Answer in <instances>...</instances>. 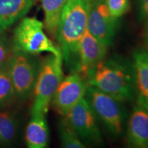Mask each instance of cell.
<instances>
[{
  "label": "cell",
  "instance_id": "obj_1",
  "mask_svg": "<svg viewBox=\"0 0 148 148\" xmlns=\"http://www.w3.org/2000/svg\"><path fill=\"white\" fill-rule=\"evenodd\" d=\"M88 84L124 102L136 99L132 61L118 55L104 58L88 72Z\"/></svg>",
  "mask_w": 148,
  "mask_h": 148
},
{
  "label": "cell",
  "instance_id": "obj_2",
  "mask_svg": "<svg viewBox=\"0 0 148 148\" xmlns=\"http://www.w3.org/2000/svg\"><path fill=\"white\" fill-rule=\"evenodd\" d=\"M93 0H67L59 23L56 38L62 60L71 72L78 70L80 40L87 29L90 6Z\"/></svg>",
  "mask_w": 148,
  "mask_h": 148
},
{
  "label": "cell",
  "instance_id": "obj_3",
  "mask_svg": "<svg viewBox=\"0 0 148 148\" xmlns=\"http://www.w3.org/2000/svg\"><path fill=\"white\" fill-rule=\"evenodd\" d=\"M84 98L106 132L117 138L123 135L126 121V112L121 101L89 85Z\"/></svg>",
  "mask_w": 148,
  "mask_h": 148
},
{
  "label": "cell",
  "instance_id": "obj_4",
  "mask_svg": "<svg viewBox=\"0 0 148 148\" xmlns=\"http://www.w3.org/2000/svg\"><path fill=\"white\" fill-rule=\"evenodd\" d=\"M62 64L63 60L61 57L51 53L40 61L39 72L33 92L34 101L31 114L46 115L47 113L55 91L64 77Z\"/></svg>",
  "mask_w": 148,
  "mask_h": 148
},
{
  "label": "cell",
  "instance_id": "obj_5",
  "mask_svg": "<svg viewBox=\"0 0 148 148\" xmlns=\"http://www.w3.org/2000/svg\"><path fill=\"white\" fill-rule=\"evenodd\" d=\"M43 28L44 24L36 18H23L14 30L13 51L33 55L48 52L62 58L60 48L46 35Z\"/></svg>",
  "mask_w": 148,
  "mask_h": 148
},
{
  "label": "cell",
  "instance_id": "obj_6",
  "mask_svg": "<svg viewBox=\"0 0 148 148\" xmlns=\"http://www.w3.org/2000/svg\"><path fill=\"white\" fill-rule=\"evenodd\" d=\"M40 61L36 55L13 51L9 60V69L16 99L25 101L33 94Z\"/></svg>",
  "mask_w": 148,
  "mask_h": 148
},
{
  "label": "cell",
  "instance_id": "obj_7",
  "mask_svg": "<svg viewBox=\"0 0 148 148\" xmlns=\"http://www.w3.org/2000/svg\"><path fill=\"white\" fill-rule=\"evenodd\" d=\"M65 118L85 145H99L103 143L98 120L90 105L84 97L75 104Z\"/></svg>",
  "mask_w": 148,
  "mask_h": 148
},
{
  "label": "cell",
  "instance_id": "obj_8",
  "mask_svg": "<svg viewBox=\"0 0 148 148\" xmlns=\"http://www.w3.org/2000/svg\"><path fill=\"white\" fill-rule=\"evenodd\" d=\"M89 86L88 79L78 72H71L62 78L55 91L51 103L53 108L61 116L69 111L84 97Z\"/></svg>",
  "mask_w": 148,
  "mask_h": 148
},
{
  "label": "cell",
  "instance_id": "obj_9",
  "mask_svg": "<svg viewBox=\"0 0 148 148\" xmlns=\"http://www.w3.org/2000/svg\"><path fill=\"white\" fill-rule=\"evenodd\" d=\"M119 25V18L110 13L104 0H93L90 6L87 29L105 45L112 43Z\"/></svg>",
  "mask_w": 148,
  "mask_h": 148
},
{
  "label": "cell",
  "instance_id": "obj_10",
  "mask_svg": "<svg viewBox=\"0 0 148 148\" xmlns=\"http://www.w3.org/2000/svg\"><path fill=\"white\" fill-rule=\"evenodd\" d=\"M107 48L86 29L79 42L77 72L87 78L88 72L106 57Z\"/></svg>",
  "mask_w": 148,
  "mask_h": 148
},
{
  "label": "cell",
  "instance_id": "obj_11",
  "mask_svg": "<svg viewBox=\"0 0 148 148\" xmlns=\"http://www.w3.org/2000/svg\"><path fill=\"white\" fill-rule=\"evenodd\" d=\"M127 124L126 139L134 148L148 147V110L136 104L134 106Z\"/></svg>",
  "mask_w": 148,
  "mask_h": 148
},
{
  "label": "cell",
  "instance_id": "obj_12",
  "mask_svg": "<svg viewBox=\"0 0 148 148\" xmlns=\"http://www.w3.org/2000/svg\"><path fill=\"white\" fill-rule=\"evenodd\" d=\"M136 104L148 110V51L136 48L132 53Z\"/></svg>",
  "mask_w": 148,
  "mask_h": 148
},
{
  "label": "cell",
  "instance_id": "obj_13",
  "mask_svg": "<svg viewBox=\"0 0 148 148\" xmlns=\"http://www.w3.org/2000/svg\"><path fill=\"white\" fill-rule=\"evenodd\" d=\"M36 0H0V34L23 17Z\"/></svg>",
  "mask_w": 148,
  "mask_h": 148
},
{
  "label": "cell",
  "instance_id": "obj_14",
  "mask_svg": "<svg viewBox=\"0 0 148 148\" xmlns=\"http://www.w3.org/2000/svg\"><path fill=\"white\" fill-rule=\"evenodd\" d=\"M25 143L29 148H45L49 143V127L45 114H31L25 130Z\"/></svg>",
  "mask_w": 148,
  "mask_h": 148
},
{
  "label": "cell",
  "instance_id": "obj_15",
  "mask_svg": "<svg viewBox=\"0 0 148 148\" xmlns=\"http://www.w3.org/2000/svg\"><path fill=\"white\" fill-rule=\"evenodd\" d=\"M45 14L44 27L50 36L56 38L62 10L67 0H40Z\"/></svg>",
  "mask_w": 148,
  "mask_h": 148
},
{
  "label": "cell",
  "instance_id": "obj_16",
  "mask_svg": "<svg viewBox=\"0 0 148 148\" xmlns=\"http://www.w3.org/2000/svg\"><path fill=\"white\" fill-rule=\"evenodd\" d=\"M18 130V121L15 114L7 108L0 110V147L12 145Z\"/></svg>",
  "mask_w": 148,
  "mask_h": 148
},
{
  "label": "cell",
  "instance_id": "obj_17",
  "mask_svg": "<svg viewBox=\"0 0 148 148\" xmlns=\"http://www.w3.org/2000/svg\"><path fill=\"white\" fill-rule=\"evenodd\" d=\"M15 99L8 62L0 66V110L10 106Z\"/></svg>",
  "mask_w": 148,
  "mask_h": 148
},
{
  "label": "cell",
  "instance_id": "obj_18",
  "mask_svg": "<svg viewBox=\"0 0 148 148\" xmlns=\"http://www.w3.org/2000/svg\"><path fill=\"white\" fill-rule=\"evenodd\" d=\"M59 137L61 146L64 148H84L85 144L77 136L65 118L62 116L59 122Z\"/></svg>",
  "mask_w": 148,
  "mask_h": 148
},
{
  "label": "cell",
  "instance_id": "obj_19",
  "mask_svg": "<svg viewBox=\"0 0 148 148\" xmlns=\"http://www.w3.org/2000/svg\"><path fill=\"white\" fill-rule=\"evenodd\" d=\"M110 13L114 17L120 18L129 10V0H104Z\"/></svg>",
  "mask_w": 148,
  "mask_h": 148
},
{
  "label": "cell",
  "instance_id": "obj_20",
  "mask_svg": "<svg viewBox=\"0 0 148 148\" xmlns=\"http://www.w3.org/2000/svg\"><path fill=\"white\" fill-rule=\"evenodd\" d=\"M13 53L12 42L6 35L0 34V66L9 62Z\"/></svg>",
  "mask_w": 148,
  "mask_h": 148
},
{
  "label": "cell",
  "instance_id": "obj_21",
  "mask_svg": "<svg viewBox=\"0 0 148 148\" xmlns=\"http://www.w3.org/2000/svg\"><path fill=\"white\" fill-rule=\"evenodd\" d=\"M137 3L140 20L148 24V0H137Z\"/></svg>",
  "mask_w": 148,
  "mask_h": 148
},
{
  "label": "cell",
  "instance_id": "obj_22",
  "mask_svg": "<svg viewBox=\"0 0 148 148\" xmlns=\"http://www.w3.org/2000/svg\"><path fill=\"white\" fill-rule=\"evenodd\" d=\"M145 40L146 44L148 46V28H145Z\"/></svg>",
  "mask_w": 148,
  "mask_h": 148
},
{
  "label": "cell",
  "instance_id": "obj_23",
  "mask_svg": "<svg viewBox=\"0 0 148 148\" xmlns=\"http://www.w3.org/2000/svg\"><path fill=\"white\" fill-rule=\"evenodd\" d=\"M145 28H148V24H146V27Z\"/></svg>",
  "mask_w": 148,
  "mask_h": 148
}]
</instances>
